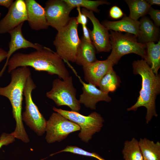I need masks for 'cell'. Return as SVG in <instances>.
Returning <instances> with one entry per match:
<instances>
[{
	"label": "cell",
	"instance_id": "obj_13",
	"mask_svg": "<svg viewBox=\"0 0 160 160\" xmlns=\"http://www.w3.org/2000/svg\"><path fill=\"white\" fill-rule=\"evenodd\" d=\"M23 24V23H21L9 32L10 36V40L9 43V49L7 52L6 61L0 72V77L2 75L7 66L9 60L17 50L28 48H32L36 50H39L43 47L41 44L37 43H33L24 37L22 32Z\"/></svg>",
	"mask_w": 160,
	"mask_h": 160
},
{
	"label": "cell",
	"instance_id": "obj_24",
	"mask_svg": "<svg viewBox=\"0 0 160 160\" xmlns=\"http://www.w3.org/2000/svg\"><path fill=\"white\" fill-rule=\"evenodd\" d=\"M122 154L124 160H144L138 141L135 137L124 142Z\"/></svg>",
	"mask_w": 160,
	"mask_h": 160
},
{
	"label": "cell",
	"instance_id": "obj_33",
	"mask_svg": "<svg viewBox=\"0 0 160 160\" xmlns=\"http://www.w3.org/2000/svg\"><path fill=\"white\" fill-rule=\"evenodd\" d=\"M7 54V52L0 48V63L6 59Z\"/></svg>",
	"mask_w": 160,
	"mask_h": 160
},
{
	"label": "cell",
	"instance_id": "obj_21",
	"mask_svg": "<svg viewBox=\"0 0 160 160\" xmlns=\"http://www.w3.org/2000/svg\"><path fill=\"white\" fill-rule=\"evenodd\" d=\"M139 144L144 160H160V143L140 138Z\"/></svg>",
	"mask_w": 160,
	"mask_h": 160
},
{
	"label": "cell",
	"instance_id": "obj_27",
	"mask_svg": "<svg viewBox=\"0 0 160 160\" xmlns=\"http://www.w3.org/2000/svg\"><path fill=\"white\" fill-rule=\"evenodd\" d=\"M15 138L11 133H3L0 136V148L4 145H7L13 142Z\"/></svg>",
	"mask_w": 160,
	"mask_h": 160
},
{
	"label": "cell",
	"instance_id": "obj_32",
	"mask_svg": "<svg viewBox=\"0 0 160 160\" xmlns=\"http://www.w3.org/2000/svg\"><path fill=\"white\" fill-rule=\"evenodd\" d=\"M13 2V0H0V6L9 9Z\"/></svg>",
	"mask_w": 160,
	"mask_h": 160
},
{
	"label": "cell",
	"instance_id": "obj_1",
	"mask_svg": "<svg viewBox=\"0 0 160 160\" xmlns=\"http://www.w3.org/2000/svg\"><path fill=\"white\" fill-rule=\"evenodd\" d=\"M7 66L9 73L19 67L30 66L36 71L57 75L62 80L70 76L63 60L56 52L45 47L30 53H14L9 60Z\"/></svg>",
	"mask_w": 160,
	"mask_h": 160
},
{
	"label": "cell",
	"instance_id": "obj_23",
	"mask_svg": "<svg viewBox=\"0 0 160 160\" xmlns=\"http://www.w3.org/2000/svg\"><path fill=\"white\" fill-rule=\"evenodd\" d=\"M125 1L129 8V17L135 21H138L140 17L145 16L151 7L146 0H126Z\"/></svg>",
	"mask_w": 160,
	"mask_h": 160
},
{
	"label": "cell",
	"instance_id": "obj_18",
	"mask_svg": "<svg viewBox=\"0 0 160 160\" xmlns=\"http://www.w3.org/2000/svg\"><path fill=\"white\" fill-rule=\"evenodd\" d=\"M138 41L146 44L157 41L159 38V30L148 17H143L139 21Z\"/></svg>",
	"mask_w": 160,
	"mask_h": 160
},
{
	"label": "cell",
	"instance_id": "obj_7",
	"mask_svg": "<svg viewBox=\"0 0 160 160\" xmlns=\"http://www.w3.org/2000/svg\"><path fill=\"white\" fill-rule=\"evenodd\" d=\"M36 87L31 75L28 77L24 88L25 106V110L22 113V118L32 130L41 136L45 132L47 121L33 100L32 93Z\"/></svg>",
	"mask_w": 160,
	"mask_h": 160
},
{
	"label": "cell",
	"instance_id": "obj_22",
	"mask_svg": "<svg viewBox=\"0 0 160 160\" xmlns=\"http://www.w3.org/2000/svg\"><path fill=\"white\" fill-rule=\"evenodd\" d=\"M120 82L119 78L113 67L101 79L98 87L101 91L108 94L109 92L115 91Z\"/></svg>",
	"mask_w": 160,
	"mask_h": 160
},
{
	"label": "cell",
	"instance_id": "obj_3",
	"mask_svg": "<svg viewBox=\"0 0 160 160\" xmlns=\"http://www.w3.org/2000/svg\"><path fill=\"white\" fill-rule=\"evenodd\" d=\"M10 73L11 81L6 86L0 87V96L7 98L12 106L16 127L12 134L15 138L27 143L29 139L23 122L22 105L24 87L28 77L31 75V71L28 67L22 66L17 68Z\"/></svg>",
	"mask_w": 160,
	"mask_h": 160
},
{
	"label": "cell",
	"instance_id": "obj_30",
	"mask_svg": "<svg viewBox=\"0 0 160 160\" xmlns=\"http://www.w3.org/2000/svg\"><path fill=\"white\" fill-rule=\"evenodd\" d=\"M77 9L78 11V15L76 17V19L77 23L78 24H81V25H86L88 21L87 17L81 12L80 7H77Z\"/></svg>",
	"mask_w": 160,
	"mask_h": 160
},
{
	"label": "cell",
	"instance_id": "obj_9",
	"mask_svg": "<svg viewBox=\"0 0 160 160\" xmlns=\"http://www.w3.org/2000/svg\"><path fill=\"white\" fill-rule=\"evenodd\" d=\"M81 129L76 124L57 112L53 113L47 121L45 139L49 143L60 142L71 133Z\"/></svg>",
	"mask_w": 160,
	"mask_h": 160
},
{
	"label": "cell",
	"instance_id": "obj_20",
	"mask_svg": "<svg viewBox=\"0 0 160 160\" xmlns=\"http://www.w3.org/2000/svg\"><path fill=\"white\" fill-rule=\"evenodd\" d=\"M146 44V53L144 59L150 66L153 72L158 74L160 68V41L155 44L154 42Z\"/></svg>",
	"mask_w": 160,
	"mask_h": 160
},
{
	"label": "cell",
	"instance_id": "obj_12",
	"mask_svg": "<svg viewBox=\"0 0 160 160\" xmlns=\"http://www.w3.org/2000/svg\"><path fill=\"white\" fill-rule=\"evenodd\" d=\"M27 20V13L24 0L14 1L6 15L0 21V34L9 33Z\"/></svg>",
	"mask_w": 160,
	"mask_h": 160
},
{
	"label": "cell",
	"instance_id": "obj_5",
	"mask_svg": "<svg viewBox=\"0 0 160 160\" xmlns=\"http://www.w3.org/2000/svg\"><path fill=\"white\" fill-rule=\"evenodd\" d=\"M76 17L71 18L68 24L57 31L53 44L56 53L66 62H75L81 40L78 32Z\"/></svg>",
	"mask_w": 160,
	"mask_h": 160
},
{
	"label": "cell",
	"instance_id": "obj_4",
	"mask_svg": "<svg viewBox=\"0 0 160 160\" xmlns=\"http://www.w3.org/2000/svg\"><path fill=\"white\" fill-rule=\"evenodd\" d=\"M110 31L111 52L108 58L114 65L117 64L123 56L130 53L136 54L144 59L146 44L139 42L137 37L132 34Z\"/></svg>",
	"mask_w": 160,
	"mask_h": 160
},
{
	"label": "cell",
	"instance_id": "obj_11",
	"mask_svg": "<svg viewBox=\"0 0 160 160\" xmlns=\"http://www.w3.org/2000/svg\"><path fill=\"white\" fill-rule=\"evenodd\" d=\"M81 12L90 20L92 24L93 28L90 32V38L97 52H110L111 47L108 30L100 23L92 11L84 8Z\"/></svg>",
	"mask_w": 160,
	"mask_h": 160
},
{
	"label": "cell",
	"instance_id": "obj_26",
	"mask_svg": "<svg viewBox=\"0 0 160 160\" xmlns=\"http://www.w3.org/2000/svg\"><path fill=\"white\" fill-rule=\"evenodd\" d=\"M62 152H69L74 154L93 157L99 160H105L96 153L88 152L76 146H68L64 149L52 154L50 156H52L55 154Z\"/></svg>",
	"mask_w": 160,
	"mask_h": 160
},
{
	"label": "cell",
	"instance_id": "obj_28",
	"mask_svg": "<svg viewBox=\"0 0 160 160\" xmlns=\"http://www.w3.org/2000/svg\"><path fill=\"white\" fill-rule=\"evenodd\" d=\"M153 21L154 24L157 27L160 25V11L151 7L148 13Z\"/></svg>",
	"mask_w": 160,
	"mask_h": 160
},
{
	"label": "cell",
	"instance_id": "obj_29",
	"mask_svg": "<svg viewBox=\"0 0 160 160\" xmlns=\"http://www.w3.org/2000/svg\"><path fill=\"white\" fill-rule=\"evenodd\" d=\"M109 15L112 18L118 19L123 16V13L119 7L117 6H113L111 8Z\"/></svg>",
	"mask_w": 160,
	"mask_h": 160
},
{
	"label": "cell",
	"instance_id": "obj_35",
	"mask_svg": "<svg viewBox=\"0 0 160 160\" xmlns=\"http://www.w3.org/2000/svg\"><path fill=\"white\" fill-rule=\"evenodd\" d=\"M1 13L0 12V17H1Z\"/></svg>",
	"mask_w": 160,
	"mask_h": 160
},
{
	"label": "cell",
	"instance_id": "obj_19",
	"mask_svg": "<svg viewBox=\"0 0 160 160\" xmlns=\"http://www.w3.org/2000/svg\"><path fill=\"white\" fill-rule=\"evenodd\" d=\"M80 40L75 62L83 67L95 62L97 60L96 57L95 49L92 43L86 41L83 36Z\"/></svg>",
	"mask_w": 160,
	"mask_h": 160
},
{
	"label": "cell",
	"instance_id": "obj_17",
	"mask_svg": "<svg viewBox=\"0 0 160 160\" xmlns=\"http://www.w3.org/2000/svg\"><path fill=\"white\" fill-rule=\"evenodd\" d=\"M102 25L108 31L125 32L134 35L137 38L139 35V21L135 20L129 16H124L119 21L105 20L102 23Z\"/></svg>",
	"mask_w": 160,
	"mask_h": 160
},
{
	"label": "cell",
	"instance_id": "obj_6",
	"mask_svg": "<svg viewBox=\"0 0 160 160\" xmlns=\"http://www.w3.org/2000/svg\"><path fill=\"white\" fill-rule=\"evenodd\" d=\"M53 110L80 127V132L78 136L85 143H88L94 134L100 131L104 121L101 115L96 112L85 116L77 112L64 110L54 107Z\"/></svg>",
	"mask_w": 160,
	"mask_h": 160
},
{
	"label": "cell",
	"instance_id": "obj_34",
	"mask_svg": "<svg viewBox=\"0 0 160 160\" xmlns=\"http://www.w3.org/2000/svg\"><path fill=\"white\" fill-rule=\"evenodd\" d=\"M146 1L151 6L152 5L155 4L160 5V0H147Z\"/></svg>",
	"mask_w": 160,
	"mask_h": 160
},
{
	"label": "cell",
	"instance_id": "obj_31",
	"mask_svg": "<svg viewBox=\"0 0 160 160\" xmlns=\"http://www.w3.org/2000/svg\"><path fill=\"white\" fill-rule=\"evenodd\" d=\"M83 35L82 36L84 39L88 42L92 43L90 36V30L87 28L86 25H82Z\"/></svg>",
	"mask_w": 160,
	"mask_h": 160
},
{
	"label": "cell",
	"instance_id": "obj_16",
	"mask_svg": "<svg viewBox=\"0 0 160 160\" xmlns=\"http://www.w3.org/2000/svg\"><path fill=\"white\" fill-rule=\"evenodd\" d=\"M27 13V20L30 28L38 31L48 29L44 8L35 0H25Z\"/></svg>",
	"mask_w": 160,
	"mask_h": 160
},
{
	"label": "cell",
	"instance_id": "obj_15",
	"mask_svg": "<svg viewBox=\"0 0 160 160\" xmlns=\"http://www.w3.org/2000/svg\"><path fill=\"white\" fill-rule=\"evenodd\" d=\"M114 65L108 58L104 60H97L82 67L84 79L88 83L98 87L101 79Z\"/></svg>",
	"mask_w": 160,
	"mask_h": 160
},
{
	"label": "cell",
	"instance_id": "obj_8",
	"mask_svg": "<svg viewBox=\"0 0 160 160\" xmlns=\"http://www.w3.org/2000/svg\"><path fill=\"white\" fill-rule=\"evenodd\" d=\"M76 92L72 77L70 76L65 80L55 79L51 89L46 93V95L57 106H67L72 111L78 112L81 107L79 100L76 98Z\"/></svg>",
	"mask_w": 160,
	"mask_h": 160
},
{
	"label": "cell",
	"instance_id": "obj_2",
	"mask_svg": "<svg viewBox=\"0 0 160 160\" xmlns=\"http://www.w3.org/2000/svg\"><path fill=\"white\" fill-rule=\"evenodd\" d=\"M132 65L133 73L141 77L142 87L136 102L127 110L136 111L140 107H145L147 110L146 123L148 124L153 117L158 115L156 100L160 93V76L155 74L144 59L134 61Z\"/></svg>",
	"mask_w": 160,
	"mask_h": 160
},
{
	"label": "cell",
	"instance_id": "obj_25",
	"mask_svg": "<svg viewBox=\"0 0 160 160\" xmlns=\"http://www.w3.org/2000/svg\"><path fill=\"white\" fill-rule=\"evenodd\" d=\"M72 8L83 7L89 11L97 13L100 11L98 7L104 4L110 5V3L106 1L89 0H65Z\"/></svg>",
	"mask_w": 160,
	"mask_h": 160
},
{
	"label": "cell",
	"instance_id": "obj_14",
	"mask_svg": "<svg viewBox=\"0 0 160 160\" xmlns=\"http://www.w3.org/2000/svg\"><path fill=\"white\" fill-rule=\"evenodd\" d=\"M81 83L82 93L80 95L79 102L86 108L92 110H95L96 105L99 102L104 101L109 102L112 100L108 94L106 93L93 85L86 83L81 80L79 76Z\"/></svg>",
	"mask_w": 160,
	"mask_h": 160
},
{
	"label": "cell",
	"instance_id": "obj_10",
	"mask_svg": "<svg viewBox=\"0 0 160 160\" xmlns=\"http://www.w3.org/2000/svg\"><path fill=\"white\" fill-rule=\"evenodd\" d=\"M44 8L47 23L57 31L66 26L70 21L69 14L73 9L65 0H49Z\"/></svg>",
	"mask_w": 160,
	"mask_h": 160
}]
</instances>
